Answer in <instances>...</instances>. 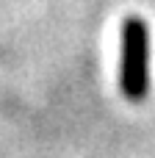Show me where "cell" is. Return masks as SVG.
Wrapping results in <instances>:
<instances>
[{
  "mask_svg": "<svg viewBox=\"0 0 155 158\" xmlns=\"http://www.w3.org/2000/svg\"><path fill=\"white\" fill-rule=\"evenodd\" d=\"M119 86L122 94L133 103L144 100L150 92V28L141 17H128L122 22Z\"/></svg>",
  "mask_w": 155,
  "mask_h": 158,
  "instance_id": "obj_1",
  "label": "cell"
}]
</instances>
